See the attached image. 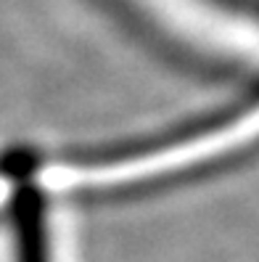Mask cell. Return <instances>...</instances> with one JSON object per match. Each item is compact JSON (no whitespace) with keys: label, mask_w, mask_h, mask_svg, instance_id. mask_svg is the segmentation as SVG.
<instances>
[{"label":"cell","mask_w":259,"mask_h":262,"mask_svg":"<svg viewBox=\"0 0 259 262\" xmlns=\"http://www.w3.org/2000/svg\"><path fill=\"white\" fill-rule=\"evenodd\" d=\"M259 146V98L217 114L199 127L87 159H64L37 169L40 186L58 191H125L188 175Z\"/></svg>","instance_id":"1"}]
</instances>
